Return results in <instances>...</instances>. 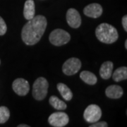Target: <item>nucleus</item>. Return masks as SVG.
<instances>
[{
  "label": "nucleus",
  "instance_id": "nucleus-1",
  "mask_svg": "<svg viewBox=\"0 0 127 127\" xmlns=\"http://www.w3.org/2000/svg\"><path fill=\"white\" fill-rule=\"evenodd\" d=\"M47 19L42 15L34 16L22 28L21 37L27 45H34L44 35L47 28Z\"/></svg>",
  "mask_w": 127,
  "mask_h": 127
},
{
  "label": "nucleus",
  "instance_id": "nucleus-2",
  "mask_svg": "<svg viewBox=\"0 0 127 127\" xmlns=\"http://www.w3.org/2000/svg\"><path fill=\"white\" fill-rule=\"evenodd\" d=\"M95 35L102 42L105 44H112L118 40L117 30L113 26L108 23H101L95 30Z\"/></svg>",
  "mask_w": 127,
  "mask_h": 127
},
{
  "label": "nucleus",
  "instance_id": "nucleus-3",
  "mask_svg": "<svg viewBox=\"0 0 127 127\" xmlns=\"http://www.w3.org/2000/svg\"><path fill=\"white\" fill-rule=\"evenodd\" d=\"M49 83L45 78L40 77L34 82L32 86V96L37 100H42L47 95Z\"/></svg>",
  "mask_w": 127,
  "mask_h": 127
},
{
  "label": "nucleus",
  "instance_id": "nucleus-4",
  "mask_svg": "<svg viewBox=\"0 0 127 127\" xmlns=\"http://www.w3.org/2000/svg\"><path fill=\"white\" fill-rule=\"evenodd\" d=\"M50 42L55 46H62L67 44L71 40L70 34L62 29H55L50 33Z\"/></svg>",
  "mask_w": 127,
  "mask_h": 127
},
{
  "label": "nucleus",
  "instance_id": "nucleus-5",
  "mask_svg": "<svg viewBox=\"0 0 127 127\" xmlns=\"http://www.w3.org/2000/svg\"><path fill=\"white\" fill-rule=\"evenodd\" d=\"M102 117V110L97 104H90L85 109L83 117L87 122L95 123L98 122Z\"/></svg>",
  "mask_w": 127,
  "mask_h": 127
},
{
  "label": "nucleus",
  "instance_id": "nucleus-6",
  "mask_svg": "<svg viewBox=\"0 0 127 127\" xmlns=\"http://www.w3.org/2000/svg\"><path fill=\"white\" fill-rule=\"evenodd\" d=\"M81 67L80 59L72 57L67 59L62 66V71L67 76H72L77 73Z\"/></svg>",
  "mask_w": 127,
  "mask_h": 127
},
{
  "label": "nucleus",
  "instance_id": "nucleus-7",
  "mask_svg": "<svg viewBox=\"0 0 127 127\" xmlns=\"http://www.w3.org/2000/svg\"><path fill=\"white\" fill-rule=\"evenodd\" d=\"M69 122L68 115L65 112H58L52 113L48 118V122L54 127H64Z\"/></svg>",
  "mask_w": 127,
  "mask_h": 127
},
{
  "label": "nucleus",
  "instance_id": "nucleus-8",
  "mask_svg": "<svg viewBox=\"0 0 127 127\" xmlns=\"http://www.w3.org/2000/svg\"><path fill=\"white\" fill-rule=\"evenodd\" d=\"M12 88L14 91L20 96H25L30 91L29 83L24 78H17L12 84Z\"/></svg>",
  "mask_w": 127,
  "mask_h": 127
},
{
  "label": "nucleus",
  "instance_id": "nucleus-9",
  "mask_svg": "<svg viewBox=\"0 0 127 127\" xmlns=\"http://www.w3.org/2000/svg\"><path fill=\"white\" fill-rule=\"evenodd\" d=\"M66 21L73 28H78L81 25V18L76 9H69L66 12Z\"/></svg>",
  "mask_w": 127,
  "mask_h": 127
},
{
  "label": "nucleus",
  "instance_id": "nucleus-10",
  "mask_svg": "<svg viewBox=\"0 0 127 127\" xmlns=\"http://www.w3.org/2000/svg\"><path fill=\"white\" fill-rule=\"evenodd\" d=\"M103 9L102 6L97 3H93L86 6L83 9L84 14L91 18H97L102 14Z\"/></svg>",
  "mask_w": 127,
  "mask_h": 127
},
{
  "label": "nucleus",
  "instance_id": "nucleus-11",
  "mask_svg": "<svg viewBox=\"0 0 127 127\" xmlns=\"http://www.w3.org/2000/svg\"><path fill=\"white\" fill-rule=\"evenodd\" d=\"M122 88L117 85H112L107 87L105 90V94L107 97L111 99H119L123 95Z\"/></svg>",
  "mask_w": 127,
  "mask_h": 127
},
{
  "label": "nucleus",
  "instance_id": "nucleus-12",
  "mask_svg": "<svg viewBox=\"0 0 127 127\" xmlns=\"http://www.w3.org/2000/svg\"><path fill=\"white\" fill-rule=\"evenodd\" d=\"M114 64L112 62H105L101 65L100 68V76L102 79L107 80L112 75Z\"/></svg>",
  "mask_w": 127,
  "mask_h": 127
},
{
  "label": "nucleus",
  "instance_id": "nucleus-13",
  "mask_svg": "<svg viewBox=\"0 0 127 127\" xmlns=\"http://www.w3.org/2000/svg\"><path fill=\"white\" fill-rule=\"evenodd\" d=\"M35 2L33 0H27L25 2L24 9H23V16L25 18L29 21L35 16Z\"/></svg>",
  "mask_w": 127,
  "mask_h": 127
},
{
  "label": "nucleus",
  "instance_id": "nucleus-14",
  "mask_svg": "<svg viewBox=\"0 0 127 127\" xmlns=\"http://www.w3.org/2000/svg\"><path fill=\"white\" fill-rule=\"evenodd\" d=\"M80 78L83 82L88 85H95L97 82V78L93 73L88 71H83L80 73Z\"/></svg>",
  "mask_w": 127,
  "mask_h": 127
},
{
  "label": "nucleus",
  "instance_id": "nucleus-15",
  "mask_svg": "<svg viewBox=\"0 0 127 127\" xmlns=\"http://www.w3.org/2000/svg\"><path fill=\"white\" fill-rule=\"evenodd\" d=\"M57 89L64 100L66 101H70L72 99V92L66 85H65L64 83H59L57 84Z\"/></svg>",
  "mask_w": 127,
  "mask_h": 127
},
{
  "label": "nucleus",
  "instance_id": "nucleus-16",
  "mask_svg": "<svg viewBox=\"0 0 127 127\" xmlns=\"http://www.w3.org/2000/svg\"><path fill=\"white\" fill-rule=\"evenodd\" d=\"M113 80L115 82H119L127 80V68L126 66H122L116 69L112 75Z\"/></svg>",
  "mask_w": 127,
  "mask_h": 127
},
{
  "label": "nucleus",
  "instance_id": "nucleus-17",
  "mask_svg": "<svg viewBox=\"0 0 127 127\" xmlns=\"http://www.w3.org/2000/svg\"><path fill=\"white\" fill-rule=\"evenodd\" d=\"M49 102L51 106H52L55 109L57 110H64L67 107V105L64 102L59 100L57 96H55V95H52L50 97Z\"/></svg>",
  "mask_w": 127,
  "mask_h": 127
},
{
  "label": "nucleus",
  "instance_id": "nucleus-18",
  "mask_svg": "<svg viewBox=\"0 0 127 127\" xmlns=\"http://www.w3.org/2000/svg\"><path fill=\"white\" fill-rule=\"evenodd\" d=\"M10 117L9 109L4 106L0 107V124H4L9 120Z\"/></svg>",
  "mask_w": 127,
  "mask_h": 127
},
{
  "label": "nucleus",
  "instance_id": "nucleus-19",
  "mask_svg": "<svg viewBox=\"0 0 127 127\" xmlns=\"http://www.w3.org/2000/svg\"><path fill=\"white\" fill-rule=\"evenodd\" d=\"M7 26L5 23L4 20L0 16V35H4L6 32Z\"/></svg>",
  "mask_w": 127,
  "mask_h": 127
},
{
  "label": "nucleus",
  "instance_id": "nucleus-20",
  "mask_svg": "<svg viewBox=\"0 0 127 127\" xmlns=\"http://www.w3.org/2000/svg\"><path fill=\"white\" fill-rule=\"evenodd\" d=\"M93 124H91L90 125V127H108V124L107 123L105 122H96L95 123H93Z\"/></svg>",
  "mask_w": 127,
  "mask_h": 127
},
{
  "label": "nucleus",
  "instance_id": "nucleus-21",
  "mask_svg": "<svg viewBox=\"0 0 127 127\" xmlns=\"http://www.w3.org/2000/svg\"><path fill=\"white\" fill-rule=\"evenodd\" d=\"M122 26L124 31H127V16L125 15L122 18Z\"/></svg>",
  "mask_w": 127,
  "mask_h": 127
},
{
  "label": "nucleus",
  "instance_id": "nucleus-22",
  "mask_svg": "<svg viewBox=\"0 0 127 127\" xmlns=\"http://www.w3.org/2000/svg\"><path fill=\"white\" fill-rule=\"evenodd\" d=\"M18 127H29V126L27 124H20L18 125Z\"/></svg>",
  "mask_w": 127,
  "mask_h": 127
},
{
  "label": "nucleus",
  "instance_id": "nucleus-23",
  "mask_svg": "<svg viewBox=\"0 0 127 127\" xmlns=\"http://www.w3.org/2000/svg\"><path fill=\"white\" fill-rule=\"evenodd\" d=\"M125 49H126V50L127 49V40L125 41Z\"/></svg>",
  "mask_w": 127,
  "mask_h": 127
},
{
  "label": "nucleus",
  "instance_id": "nucleus-24",
  "mask_svg": "<svg viewBox=\"0 0 127 127\" xmlns=\"http://www.w3.org/2000/svg\"><path fill=\"white\" fill-rule=\"evenodd\" d=\"M0 64H1V61H0Z\"/></svg>",
  "mask_w": 127,
  "mask_h": 127
}]
</instances>
